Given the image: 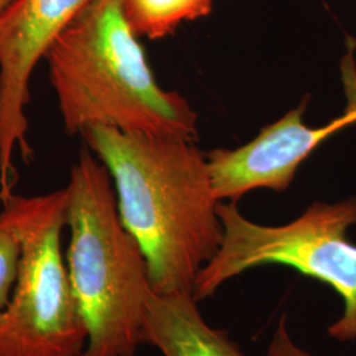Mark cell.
<instances>
[{
    "label": "cell",
    "mask_w": 356,
    "mask_h": 356,
    "mask_svg": "<svg viewBox=\"0 0 356 356\" xmlns=\"http://www.w3.org/2000/svg\"><path fill=\"white\" fill-rule=\"evenodd\" d=\"M81 135L111 176L120 220L145 256L153 293L193 294L223 239L206 156L176 138L103 126Z\"/></svg>",
    "instance_id": "1"
},
{
    "label": "cell",
    "mask_w": 356,
    "mask_h": 356,
    "mask_svg": "<svg viewBox=\"0 0 356 356\" xmlns=\"http://www.w3.org/2000/svg\"><path fill=\"white\" fill-rule=\"evenodd\" d=\"M123 0H92L45 54L70 136L94 126L128 134L197 138V114L159 86Z\"/></svg>",
    "instance_id": "2"
},
{
    "label": "cell",
    "mask_w": 356,
    "mask_h": 356,
    "mask_svg": "<svg viewBox=\"0 0 356 356\" xmlns=\"http://www.w3.org/2000/svg\"><path fill=\"white\" fill-rule=\"evenodd\" d=\"M66 267L88 330L81 356H136L152 285L145 256L123 226L113 179L83 148L66 186Z\"/></svg>",
    "instance_id": "3"
},
{
    "label": "cell",
    "mask_w": 356,
    "mask_h": 356,
    "mask_svg": "<svg viewBox=\"0 0 356 356\" xmlns=\"http://www.w3.org/2000/svg\"><path fill=\"white\" fill-rule=\"evenodd\" d=\"M0 225L20 247L17 277L0 313V356H81L88 330L63 254L66 188L42 195L0 197Z\"/></svg>",
    "instance_id": "4"
},
{
    "label": "cell",
    "mask_w": 356,
    "mask_h": 356,
    "mask_svg": "<svg viewBox=\"0 0 356 356\" xmlns=\"http://www.w3.org/2000/svg\"><path fill=\"white\" fill-rule=\"evenodd\" d=\"M223 239L204 266L193 297L202 301L227 281L252 268L285 266L331 286L343 301L342 317L327 334L339 342L356 339V245L347 229L356 225V197L314 202L292 222L264 226L243 216L236 202L218 204Z\"/></svg>",
    "instance_id": "5"
},
{
    "label": "cell",
    "mask_w": 356,
    "mask_h": 356,
    "mask_svg": "<svg viewBox=\"0 0 356 356\" xmlns=\"http://www.w3.org/2000/svg\"><path fill=\"white\" fill-rule=\"evenodd\" d=\"M92 0H15L0 16V195L13 191L16 148L26 163L29 82L40 58Z\"/></svg>",
    "instance_id": "6"
},
{
    "label": "cell",
    "mask_w": 356,
    "mask_h": 356,
    "mask_svg": "<svg viewBox=\"0 0 356 356\" xmlns=\"http://www.w3.org/2000/svg\"><path fill=\"white\" fill-rule=\"evenodd\" d=\"M350 101L347 113L325 127L306 126L304 101L241 148L211 151L206 159L216 200L236 202L256 189L286 191L300 165L322 141L356 122V94Z\"/></svg>",
    "instance_id": "7"
},
{
    "label": "cell",
    "mask_w": 356,
    "mask_h": 356,
    "mask_svg": "<svg viewBox=\"0 0 356 356\" xmlns=\"http://www.w3.org/2000/svg\"><path fill=\"white\" fill-rule=\"evenodd\" d=\"M143 344L163 356H247L226 331L206 322L198 301L186 293L151 294Z\"/></svg>",
    "instance_id": "8"
},
{
    "label": "cell",
    "mask_w": 356,
    "mask_h": 356,
    "mask_svg": "<svg viewBox=\"0 0 356 356\" xmlns=\"http://www.w3.org/2000/svg\"><path fill=\"white\" fill-rule=\"evenodd\" d=\"M123 4L138 36L151 40L166 38L182 23L213 11V0H123Z\"/></svg>",
    "instance_id": "9"
},
{
    "label": "cell",
    "mask_w": 356,
    "mask_h": 356,
    "mask_svg": "<svg viewBox=\"0 0 356 356\" xmlns=\"http://www.w3.org/2000/svg\"><path fill=\"white\" fill-rule=\"evenodd\" d=\"M20 247L16 236L0 225V313L8 304L17 277Z\"/></svg>",
    "instance_id": "10"
},
{
    "label": "cell",
    "mask_w": 356,
    "mask_h": 356,
    "mask_svg": "<svg viewBox=\"0 0 356 356\" xmlns=\"http://www.w3.org/2000/svg\"><path fill=\"white\" fill-rule=\"evenodd\" d=\"M266 356H314L294 342L288 326V316L282 314L272 334Z\"/></svg>",
    "instance_id": "11"
},
{
    "label": "cell",
    "mask_w": 356,
    "mask_h": 356,
    "mask_svg": "<svg viewBox=\"0 0 356 356\" xmlns=\"http://www.w3.org/2000/svg\"><path fill=\"white\" fill-rule=\"evenodd\" d=\"M13 1L15 0H0V16L13 6Z\"/></svg>",
    "instance_id": "12"
},
{
    "label": "cell",
    "mask_w": 356,
    "mask_h": 356,
    "mask_svg": "<svg viewBox=\"0 0 356 356\" xmlns=\"http://www.w3.org/2000/svg\"><path fill=\"white\" fill-rule=\"evenodd\" d=\"M353 81H356L355 72H350V73H347V74L344 76V82H346V85H347V83H350V82H353Z\"/></svg>",
    "instance_id": "13"
}]
</instances>
